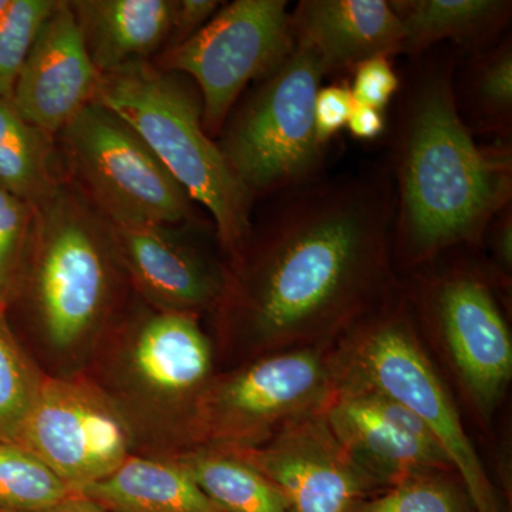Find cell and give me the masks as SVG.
<instances>
[{
  "label": "cell",
  "instance_id": "obj_15",
  "mask_svg": "<svg viewBox=\"0 0 512 512\" xmlns=\"http://www.w3.org/2000/svg\"><path fill=\"white\" fill-rule=\"evenodd\" d=\"M109 224V222H107ZM120 265L161 312L192 313L224 293L215 269L163 225H111Z\"/></svg>",
  "mask_w": 512,
  "mask_h": 512
},
{
  "label": "cell",
  "instance_id": "obj_5",
  "mask_svg": "<svg viewBox=\"0 0 512 512\" xmlns=\"http://www.w3.org/2000/svg\"><path fill=\"white\" fill-rule=\"evenodd\" d=\"M28 249L33 302L47 339L73 348L103 319L119 262L110 227L64 181L35 207Z\"/></svg>",
  "mask_w": 512,
  "mask_h": 512
},
{
  "label": "cell",
  "instance_id": "obj_20",
  "mask_svg": "<svg viewBox=\"0 0 512 512\" xmlns=\"http://www.w3.org/2000/svg\"><path fill=\"white\" fill-rule=\"evenodd\" d=\"M80 495L104 512H227L201 490L180 461L130 456Z\"/></svg>",
  "mask_w": 512,
  "mask_h": 512
},
{
  "label": "cell",
  "instance_id": "obj_28",
  "mask_svg": "<svg viewBox=\"0 0 512 512\" xmlns=\"http://www.w3.org/2000/svg\"><path fill=\"white\" fill-rule=\"evenodd\" d=\"M35 208L0 187V305L15 286L23 256L28 251Z\"/></svg>",
  "mask_w": 512,
  "mask_h": 512
},
{
  "label": "cell",
  "instance_id": "obj_30",
  "mask_svg": "<svg viewBox=\"0 0 512 512\" xmlns=\"http://www.w3.org/2000/svg\"><path fill=\"white\" fill-rule=\"evenodd\" d=\"M353 106L355 101L348 86L332 84V86L320 87L316 94L315 109H313L315 133L320 146H328L329 141L342 128L348 126Z\"/></svg>",
  "mask_w": 512,
  "mask_h": 512
},
{
  "label": "cell",
  "instance_id": "obj_13",
  "mask_svg": "<svg viewBox=\"0 0 512 512\" xmlns=\"http://www.w3.org/2000/svg\"><path fill=\"white\" fill-rule=\"evenodd\" d=\"M430 303L454 362L483 409L512 376V340L493 292L480 276L453 272L431 286Z\"/></svg>",
  "mask_w": 512,
  "mask_h": 512
},
{
  "label": "cell",
  "instance_id": "obj_34",
  "mask_svg": "<svg viewBox=\"0 0 512 512\" xmlns=\"http://www.w3.org/2000/svg\"><path fill=\"white\" fill-rule=\"evenodd\" d=\"M39 512H104L103 508L99 507L96 503H93L89 498L83 497V495L76 494L70 497L69 500L63 501V503L55 505V507L47 508L45 511Z\"/></svg>",
  "mask_w": 512,
  "mask_h": 512
},
{
  "label": "cell",
  "instance_id": "obj_10",
  "mask_svg": "<svg viewBox=\"0 0 512 512\" xmlns=\"http://www.w3.org/2000/svg\"><path fill=\"white\" fill-rule=\"evenodd\" d=\"M332 396L328 370L311 350L266 357L218 384L202 420L212 439L229 448L254 446L276 424L318 412Z\"/></svg>",
  "mask_w": 512,
  "mask_h": 512
},
{
  "label": "cell",
  "instance_id": "obj_11",
  "mask_svg": "<svg viewBox=\"0 0 512 512\" xmlns=\"http://www.w3.org/2000/svg\"><path fill=\"white\" fill-rule=\"evenodd\" d=\"M229 451L278 488L289 512H350L377 485L343 450L322 412L288 421L265 446Z\"/></svg>",
  "mask_w": 512,
  "mask_h": 512
},
{
  "label": "cell",
  "instance_id": "obj_8",
  "mask_svg": "<svg viewBox=\"0 0 512 512\" xmlns=\"http://www.w3.org/2000/svg\"><path fill=\"white\" fill-rule=\"evenodd\" d=\"M346 383L382 394L412 412L457 468L476 512H500L493 485L443 384L406 323L387 316L360 333Z\"/></svg>",
  "mask_w": 512,
  "mask_h": 512
},
{
  "label": "cell",
  "instance_id": "obj_21",
  "mask_svg": "<svg viewBox=\"0 0 512 512\" xmlns=\"http://www.w3.org/2000/svg\"><path fill=\"white\" fill-rule=\"evenodd\" d=\"M53 137L23 119L12 100L0 99V187L33 208L66 181Z\"/></svg>",
  "mask_w": 512,
  "mask_h": 512
},
{
  "label": "cell",
  "instance_id": "obj_33",
  "mask_svg": "<svg viewBox=\"0 0 512 512\" xmlns=\"http://www.w3.org/2000/svg\"><path fill=\"white\" fill-rule=\"evenodd\" d=\"M346 127L357 140L372 141L383 136L387 121L383 111L355 104Z\"/></svg>",
  "mask_w": 512,
  "mask_h": 512
},
{
  "label": "cell",
  "instance_id": "obj_31",
  "mask_svg": "<svg viewBox=\"0 0 512 512\" xmlns=\"http://www.w3.org/2000/svg\"><path fill=\"white\" fill-rule=\"evenodd\" d=\"M222 5L224 3L218 0H174L170 36L164 50L174 49L191 39L214 18Z\"/></svg>",
  "mask_w": 512,
  "mask_h": 512
},
{
  "label": "cell",
  "instance_id": "obj_24",
  "mask_svg": "<svg viewBox=\"0 0 512 512\" xmlns=\"http://www.w3.org/2000/svg\"><path fill=\"white\" fill-rule=\"evenodd\" d=\"M76 495L45 461L16 441H0V512H39Z\"/></svg>",
  "mask_w": 512,
  "mask_h": 512
},
{
  "label": "cell",
  "instance_id": "obj_3",
  "mask_svg": "<svg viewBox=\"0 0 512 512\" xmlns=\"http://www.w3.org/2000/svg\"><path fill=\"white\" fill-rule=\"evenodd\" d=\"M96 103L143 138L177 183L210 212L222 248L238 255L252 228V200L218 143L205 131L197 86L151 62L103 74Z\"/></svg>",
  "mask_w": 512,
  "mask_h": 512
},
{
  "label": "cell",
  "instance_id": "obj_26",
  "mask_svg": "<svg viewBox=\"0 0 512 512\" xmlns=\"http://www.w3.org/2000/svg\"><path fill=\"white\" fill-rule=\"evenodd\" d=\"M350 512H476L468 495L433 473L414 474L375 498H363Z\"/></svg>",
  "mask_w": 512,
  "mask_h": 512
},
{
  "label": "cell",
  "instance_id": "obj_35",
  "mask_svg": "<svg viewBox=\"0 0 512 512\" xmlns=\"http://www.w3.org/2000/svg\"><path fill=\"white\" fill-rule=\"evenodd\" d=\"M10 0H0V18H2L3 13H5L6 8L9 6Z\"/></svg>",
  "mask_w": 512,
  "mask_h": 512
},
{
  "label": "cell",
  "instance_id": "obj_2",
  "mask_svg": "<svg viewBox=\"0 0 512 512\" xmlns=\"http://www.w3.org/2000/svg\"><path fill=\"white\" fill-rule=\"evenodd\" d=\"M390 144L393 247L412 261L477 245L512 204V144H480L458 113V53L413 57Z\"/></svg>",
  "mask_w": 512,
  "mask_h": 512
},
{
  "label": "cell",
  "instance_id": "obj_4",
  "mask_svg": "<svg viewBox=\"0 0 512 512\" xmlns=\"http://www.w3.org/2000/svg\"><path fill=\"white\" fill-rule=\"evenodd\" d=\"M326 76L319 56L295 39L288 59L229 114L218 147L252 200L322 177L326 147L316 138L313 109Z\"/></svg>",
  "mask_w": 512,
  "mask_h": 512
},
{
  "label": "cell",
  "instance_id": "obj_16",
  "mask_svg": "<svg viewBox=\"0 0 512 512\" xmlns=\"http://www.w3.org/2000/svg\"><path fill=\"white\" fill-rule=\"evenodd\" d=\"M291 20L295 39L311 47L328 76L403 55L402 23L387 0H302Z\"/></svg>",
  "mask_w": 512,
  "mask_h": 512
},
{
  "label": "cell",
  "instance_id": "obj_27",
  "mask_svg": "<svg viewBox=\"0 0 512 512\" xmlns=\"http://www.w3.org/2000/svg\"><path fill=\"white\" fill-rule=\"evenodd\" d=\"M56 3L57 0H10L0 18V99L12 100L37 33Z\"/></svg>",
  "mask_w": 512,
  "mask_h": 512
},
{
  "label": "cell",
  "instance_id": "obj_1",
  "mask_svg": "<svg viewBox=\"0 0 512 512\" xmlns=\"http://www.w3.org/2000/svg\"><path fill=\"white\" fill-rule=\"evenodd\" d=\"M251 228L238 309L264 339L291 338L345 318L382 284L393 248L387 163L322 177L276 195ZM242 251V249H241Z\"/></svg>",
  "mask_w": 512,
  "mask_h": 512
},
{
  "label": "cell",
  "instance_id": "obj_12",
  "mask_svg": "<svg viewBox=\"0 0 512 512\" xmlns=\"http://www.w3.org/2000/svg\"><path fill=\"white\" fill-rule=\"evenodd\" d=\"M322 413L343 450L377 485L451 464L426 424L382 394L345 382Z\"/></svg>",
  "mask_w": 512,
  "mask_h": 512
},
{
  "label": "cell",
  "instance_id": "obj_18",
  "mask_svg": "<svg viewBox=\"0 0 512 512\" xmlns=\"http://www.w3.org/2000/svg\"><path fill=\"white\" fill-rule=\"evenodd\" d=\"M131 365L151 393L178 399L195 392L210 375V342L192 313L161 312L138 332Z\"/></svg>",
  "mask_w": 512,
  "mask_h": 512
},
{
  "label": "cell",
  "instance_id": "obj_9",
  "mask_svg": "<svg viewBox=\"0 0 512 512\" xmlns=\"http://www.w3.org/2000/svg\"><path fill=\"white\" fill-rule=\"evenodd\" d=\"M76 494L109 477L130 457L121 414L87 384L46 377L19 440Z\"/></svg>",
  "mask_w": 512,
  "mask_h": 512
},
{
  "label": "cell",
  "instance_id": "obj_17",
  "mask_svg": "<svg viewBox=\"0 0 512 512\" xmlns=\"http://www.w3.org/2000/svg\"><path fill=\"white\" fill-rule=\"evenodd\" d=\"M69 6L100 76L150 62L167 46L174 0H73Z\"/></svg>",
  "mask_w": 512,
  "mask_h": 512
},
{
  "label": "cell",
  "instance_id": "obj_32",
  "mask_svg": "<svg viewBox=\"0 0 512 512\" xmlns=\"http://www.w3.org/2000/svg\"><path fill=\"white\" fill-rule=\"evenodd\" d=\"M490 239L495 259L504 266V271H510L512 262V204L495 215L488 225L484 238ZM483 238V239H484Z\"/></svg>",
  "mask_w": 512,
  "mask_h": 512
},
{
  "label": "cell",
  "instance_id": "obj_6",
  "mask_svg": "<svg viewBox=\"0 0 512 512\" xmlns=\"http://www.w3.org/2000/svg\"><path fill=\"white\" fill-rule=\"evenodd\" d=\"M74 187L111 225H170L194 218V201L119 116L87 104L60 131Z\"/></svg>",
  "mask_w": 512,
  "mask_h": 512
},
{
  "label": "cell",
  "instance_id": "obj_7",
  "mask_svg": "<svg viewBox=\"0 0 512 512\" xmlns=\"http://www.w3.org/2000/svg\"><path fill=\"white\" fill-rule=\"evenodd\" d=\"M286 0H235L191 39L164 50L156 66L190 77L202 100V121L217 136L249 84L261 82L295 46Z\"/></svg>",
  "mask_w": 512,
  "mask_h": 512
},
{
  "label": "cell",
  "instance_id": "obj_14",
  "mask_svg": "<svg viewBox=\"0 0 512 512\" xmlns=\"http://www.w3.org/2000/svg\"><path fill=\"white\" fill-rule=\"evenodd\" d=\"M100 77L69 2H57L37 33L12 103L23 119L56 136L93 103Z\"/></svg>",
  "mask_w": 512,
  "mask_h": 512
},
{
  "label": "cell",
  "instance_id": "obj_23",
  "mask_svg": "<svg viewBox=\"0 0 512 512\" xmlns=\"http://www.w3.org/2000/svg\"><path fill=\"white\" fill-rule=\"evenodd\" d=\"M202 491L227 512H289L271 481L232 451H198L181 458Z\"/></svg>",
  "mask_w": 512,
  "mask_h": 512
},
{
  "label": "cell",
  "instance_id": "obj_22",
  "mask_svg": "<svg viewBox=\"0 0 512 512\" xmlns=\"http://www.w3.org/2000/svg\"><path fill=\"white\" fill-rule=\"evenodd\" d=\"M454 94L458 113L474 134L511 140L512 42L504 36L494 45L471 53L456 70Z\"/></svg>",
  "mask_w": 512,
  "mask_h": 512
},
{
  "label": "cell",
  "instance_id": "obj_25",
  "mask_svg": "<svg viewBox=\"0 0 512 512\" xmlns=\"http://www.w3.org/2000/svg\"><path fill=\"white\" fill-rule=\"evenodd\" d=\"M45 379L10 329L5 305H0V441L19 440Z\"/></svg>",
  "mask_w": 512,
  "mask_h": 512
},
{
  "label": "cell",
  "instance_id": "obj_19",
  "mask_svg": "<svg viewBox=\"0 0 512 512\" xmlns=\"http://www.w3.org/2000/svg\"><path fill=\"white\" fill-rule=\"evenodd\" d=\"M403 29V55L417 57L440 43L471 53L494 45L510 25L507 0H390Z\"/></svg>",
  "mask_w": 512,
  "mask_h": 512
},
{
  "label": "cell",
  "instance_id": "obj_29",
  "mask_svg": "<svg viewBox=\"0 0 512 512\" xmlns=\"http://www.w3.org/2000/svg\"><path fill=\"white\" fill-rule=\"evenodd\" d=\"M402 89L399 74L390 57L376 56L359 64L352 72L350 94L355 104L384 111Z\"/></svg>",
  "mask_w": 512,
  "mask_h": 512
}]
</instances>
